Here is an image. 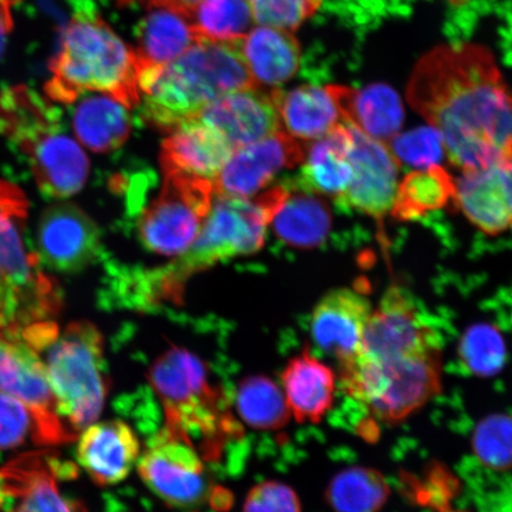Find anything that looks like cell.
Here are the masks:
<instances>
[{"instance_id": "6da1fadb", "label": "cell", "mask_w": 512, "mask_h": 512, "mask_svg": "<svg viewBox=\"0 0 512 512\" xmlns=\"http://www.w3.org/2000/svg\"><path fill=\"white\" fill-rule=\"evenodd\" d=\"M407 99L440 134L460 170L512 162V87L494 54L478 44H446L416 63Z\"/></svg>"}, {"instance_id": "7a4b0ae2", "label": "cell", "mask_w": 512, "mask_h": 512, "mask_svg": "<svg viewBox=\"0 0 512 512\" xmlns=\"http://www.w3.org/2000/svg\"><path fill=\"white\" fill-rule=\"evenodd\" d=\"M277 209L271 190L254 201L215 195L200 234L181 258L155 270L121 275L120 292L127 307L151 311L163 304H181L187 281L217 262L259 252Z\"/></svg>"}, {"instance_id": "3957f363", "label": "cell", "mask_w": 512, "mask_h": 512, "mask_svg": "<svg viewBox=\"0 0 512 512\" xmlns=\"http://www.w3.org/2000/svg\"><path fill=\"white\" fill-rule=\"evenodd\" d=\"M256 87L240 42L203 40L175 61L139 76L144 118L166 132L196 119L220 96Z\"/></svg>"}, {"instance_id": "277c9868", "label": "cell", "mask_w": 512, "mask_h": 512, "mask_svg": "<svg viewBox=\"0 0 512 512\" xmlns=\"http://www.w3.org/2000/svg\"><path fill=\"white\" fill-rule=\"evenodd\" d=\"M50 73L46 93L57 104L72 105L87 93L110 95L127 108L142 101L136 50L93 11L78 12L68 23Z\"/></svg>"}, {"instance_id": "5b68a950", "label": "cell", "mask_w": 512, "mask_h": 512, "mask_svg": "<svg viewBox=\"0 0 512 512\" xmlns=\"http://www.w3.org/2000/svg\"><path fill=\"white\" fill-rule=\"evenodd\" d=\"M147 380L162 401L165 426L184 435L204 460H219L224 446L243 437L227 396L194 352L172 345L152 363Z\"/></svg>"}, {"instance_id": "8992f818", "label": "cell", "mask_w": 512, "mask_h": 512, "mask_svg": "<svg viewBox=\"0 0 512 512\" xmlns=\"http://www.w3.org/2000/svg\"><path fill=\"white\" fill-rule=\"evenodd\" d=\"M28 209L17 185L0 182V326L16 338L56 322L62 309L59 284L43 271L40 256L25 240Z\"/></svg>"}, {"instance_id": "52a82bcc", "label": "cell", "mask_w": 512, "mask_h": 512, "mask_svg": "<svg viewBox=\"0 0 512 512\" xmlns=\"http://www.w3.org/2000/svg\"><path fill=\"white\" fill-rule=\"evenodd\" d=\"M0 134L27 158L43 194L66 198L79 192L88 177L85 152L64 131L60 115L24 86L0 92Z\"/></svg>"}, {"instance_id": "ba28073f", "label": "cell", "mask_w": 512, "mask_h": 512, "mask_svg": "<svg viewBox=\"0 0 512 512\" xmlns=\"http://www.w3.org/2000/svg\"><path fill=\"white\" fill-rule=\"evenodd\" d=\"M61 418L76 434L98 420L111 389L105 339L92 323H70L42 352Z\"/></svg>"}, {"instance_id": "9c48e42d", "label": "cell", "mask_w": 512, "mask_h": 512, "mask_svg": "<svg viewBox=\"0 0 512 512\" xmlns=\"http://www.w3.org/2000/svg\"><path fill=\"white\" fill-rule=\"evenodd\" d=\"M339 379L374 418L399 424L440 392L441 350L382 362L354 357L339 364Z\"/></svg>"}, {"instance_id": "30bf717a", "label": "cell", "mask_w": 512, "mask_h": 512, "mask_svg": "<svg viewBox=\"0 0 512 512\" xmlns=\"http://www.w3.org/2000/svg\"><path fill=\"white\" fill-rule=\"evenodd\" d=\"M162 190L138 223L139 238L149 251L183 254L197 239L215 198L214 181L166 172Z\"/></svg>"}, {"instance_id": "8fae6325", "label": "cell", "mask_w": 512, "mask_h": 512, "mask_svg": "<svg viewBox=\"0 0 512 512\" xmlns=\"http://www.w3.org/2000/svg\"><path fill=\"white\" fill-rule=\"evenodd\" d=\"M0 392L29 408L36 424L35 444L64 445L79 437L61 418L41 355L5 332L0 338Z\"/></svg>"}, {"instance_id": "7c38bea8", "label": "cell", "mask_w": 512, "mask_h": 512, "mask_svg": "<svg viewBox=\"0 0 512 512\" xmlns=\"http://www.w3.org/2000/svg\"><path fill=\"white\" fill-rule=\"evenodd\" d=\"M203 458L181 433L164 426L138 459V473L153 494L169 507L195 508L209 495Z\"/></svg>"}, {"instance_id": "4fadbf2b", "label": "cell", "mask_w": 512, "mask_h": 512, "mask_svg": "<svg viewBox=\"0 0 512 512\" xmlns=\"http://www.w3.org/2000/svg\"><path fill=\"white\" fill-rule=\"evenodd\" d=\"M75 475L54 451L24 453L0 467V512H88L60 489V480Z\"/></svg>"}, {"instance_id": "5bb4252c", "label": "cell", "mask_w": 512, "mask_h": 512, "mask_svg": "<svg viewBox=\"0 0 512 512\" xmlns=\"http://www.w3.org/2000/svg\"><path fill=\"white\" fill-rule=\"evenodd\" d=\"M434 350H440L437 332L422 319L411 297L393 285L371 312L360 350L354 357L382 362Z\"/></svg>"}, {"instance_id": "9a60e30c", "label": "cell", "mask_w": 512, "mask_h": 512, "mask_svg": "<svg viewBox=\"0 0 512 512\" xmlns=\"http://www.w3.org/2000/svg\"><path fill=\"white\" fill-rule=\"evenodd\" d=\"M345 125L349 133L352 179L339 206L382 222L393 207L401 164L386 143Z\"/></svg>"}, {"instance_id": "2e32d148", "label": "cell", "mask_w": 512, "mask_h": 512, "mask_svg": "<svg viewBox=\"0 0 512 512\" xmlns=\"http://www.w3.org/2000/svg\"><path fill=\"white\" fill-rule=\"evenodd\" d=\"M307 144L285 131L240 147L214 179L215 195L248 198L267 187L281 170L303 163Z\"/></svg>"}, {"instance_id": "e0dca14e", "label": "cell", "mask_w": 512, "mask_h": 512, "mask_svg": "<svg viewBox=\"0 0 512 512\" xmlns=\"http://www.w3.org/2000/svg\"><path fill=\"white\" fill-rule=\"evenodd\" d=\"M38 256L51 270L73 273L91 265L101 249L94 221L72 203L49 207L37 230Z\"/></svg>"}, {"instance_id": "ac0fdd59", "label": "cell", "mask_w": 512, "mask_h": 512, "mask_svg": "<svg viewBox=\"0 0 512 512\" xmlns=\"http://www.w3.org/2000/svg\"><path fill=\"white\" fill-rule=\"evenodd\" d=\"M452 203L484 234L507 232L512 228V162L463 170Z\"/></svg>"}, {"instance_id": "d6986e66", "label": "cell", "mask_w": 512, "mask_h": 512, "mask_svg": "<svg viewBox=\"0 0 512 512\" xmlns=\"http://www.w3.org/2000/svg\"><path fill=\"white\" fill-rule=\"evenodd\" d=\"M196 119L221 133L234 151L281 130L272 92L256 88L220 96L204 107Z\"/></svg>"}, {"instance_id": "ffe728a7", "label": "cell", "mask_w": 512, "mask_h": 512, "mask_svg": "<svg viewBox=\"0 0 512 512\" xmlns=\"http://www.w3.org/2000/svg\"><path fill=\"white\" fill-rule=\"evenodd\" d=\"M371 312L369 300L350 288H337L325 294L313 309V342L338 364L349 361L360 350Z\"/></svg>"}, {"instance_id": "44dd1931", "label": "cell", "mask_w": 512, "mask_h": 512, "mask_svg": "<svg viewBox=\"0 0 512 512\" xmlns=\"http://www.w3.org/2000/svg\"><path fill=\"white\" fill-rule=\"evenodd\" d=\"M142 446L137 434L121 420L89 425L80 435L76 458L96 485L123 482L138 463Z\"/></svg>"}, {"instance_id": "7402d4cb", "label": "cell", "mask_w": 512, "mask_h": 512, "mask_svg": "<svg viewBox=\"0 0 512 512\" xmlns=\"http://www.w3.org/2000/svg\"><path fill=\"white\" fill-rule=\"evenodd\" d=\"M338 85H304L272 91L285 132L303 143L315 142L344 124Z\"/></svg>"}, {"instance_id": "603a6c76", "label": "cell", "mask_w": 512, "mask_h": 512, "mask_svg": "<svg viewBox=\"0 0 512 512\" xmlns=\"http://www.w3.org/2000/svg\"><path fill=\"white\" fill-rule=\"evenodd\" d=\"M170 133L160 153L164 174L179 172L214 181L234 152L221 133L198 119L190 120Z\"/></svg>"}, {"instance_id": "cb8c5ba5", "label": "cell", "mask_w": 512, "mask_h": 512, "mask_svg": "<svg viewBox=\"0 0 512 512\" xmlns=\"http://www.w3.org/2000/svg\"><path fill=\"white\" fill-rule=\"evenodd\" d=\"M284 394L291 414L299 424H318L335 401L334 370L305 348L288 361L281 374Z\"/></svg>"}, {"instance_id": "d4e9b609", "label": "cell", "mask_w": 512, "mask_h": 512, "mask_svg": "<svg viewBox=\"0 0 512 512\" xmlns=\"http://www.w3.org/2000/svg\"><path fill=\"white\" fill-rule=\"evenodd\" d=\"M299 175L292 182L299 189L341 203L352 179L349 133L342 124L325 137L307 145Z\"/></svg>"}, {"instance_id": "484cf974", "label": "cell", "mask_w": 512, "mask_h": 512, "mask_svg": "<svg viewBox=\"0 0 512 512\" xmlns=\"http://www.w3.org/2000/svg\"><path fill=\"white\" fill-rule=\"evenodd\" d=\"M140 74L165 66L203 41L189 16L171 9L152 8L136 30Z\"/></svg>"}, {"instance_id": "4316f807", "label": "cell", "mask_w": 512, "mask_h": 512, "mask_svg": "<svg viewBox=\"0 0 512 512\" xmlns=\"http://www.w3.org/2000/svg\"><path fill=\"white\" fill-rule=\"evenodd\" d=\"M243 61L256 86H280L298 72L302 50L293 32L255 28L240 42Z\"/></svg>"}, {"instance_id": "83f0119b", "label": "cell", "mask_w": 512, "mask_h": 512, "mask_svg": "<svg viewBox=\"0 0 512 512\" xmlns=\"http://www.w3.org/2000/svg\"><path fill=\"white\" fill-rule=\"evenodd\" d=\"M271 223L275 235L287 246L316 248L328 239L332 214L322 196L299 189L291 182Z\"/></svg>"}, {"instance_id": "f1b7e54d", "label": "cell", "mask_w": 512, "mask_h": 512, "mask_svg": "<svg viewBox=\"0 0 512 512\" xmlns=\"http://www.w3.org/2000/svg\"><path fill=\"white\" fill-rule=\"evenodd\" d=\"M341 107L344 124L352 125L370 138L386 144L400 133L405 120L399 95L383 85L361 91L342 86Z\"/></svg>"}, {"instance_id": "f546056e", "label": "cell", "mask_w": 512, "mask_h": 512, "mask_svg": "<svg viewBox=\"0 0 512 512\" xmlns=\"http://www.w3.org/2000/svg\"><path fill=\"white\" fill-rule=\"evenodd\" d=\"M73 112L75 136L88 150L107 153L117 150L131 132L127 107L110 95L81 96Z\"/></svg>"}, {"instance_id": "4dcf8cb0", "label": "cell", "mask_w": 512, "mask_h": 512, "mask_svg": "<svg viewBox=\"0 0 512 512\" xmlns=\"http://www.w3.org/2000/svg\"><path fill=\"white\" fill-rule=\"evenodd\" d=\"M456 179L439 164L411 172L399 182L390 215L408 222L419 220L453 202Z\"/></svg>"}, {"instance_id": "1f68e13d", "label": "cell", "mask_w": 512, "mask_h": 512, "mask_svg": "<svg viewBox=\"0 0 512 512\" xmlns=\"http://www.w3.org/2000/svg\"><path fill=\"white\" fill-rule=\"evenodd\" d=\"M389 495L382 473L366 466H352L332 478L325 498L335 512H379Z\"/></svg>"}, {"instance_id": "d6a6232c", "label": "cell", "mask_w": 512, "mask_h": 512, "mask_svg": "<svg viewBox=\"0 0 512 512\" xmlns=\"http://www.w3.org/2000/svg\"><path fill=\"white\" fill-rule=\"evenodd\" d=\"M236 411L247 426L259 431L281 430L291 418L283 390L264 375L248 376L239 383Z\"/></svg>"}, {"instance_id": "836d02e7", "label": "cell", "mask_w": 512, "mask_h": 512, "mask_svg": "<svg viewBox=\"0 0 512 512\" xmlns=\"http://www.w3.org/2000/svg\"><path fill=\"white\" fill-rule=\"evenodd\" d=\"M203 38L211 42H241L254 23L249 0H200L190 14Z\"/></svg>"}, {"instance_id": "e575fe53", "label": "cell", "mask_w": 512, "mask_h": 512, "mask_svg": "<svg viewBox=\"0 0 512 512\" xmlns=\"http://www.w3.org/2000/svg\"><path fill=\"white\" fill-rule=\"evenodd\" d=\"M459 357L467 371L478 377L499 373L507 358L501 334L489 324H476L467 329L459 343Z\"/></svg>"}, {"instance_id": "d590c367", "label": "cell", "mask_w": 512, "mask_h": 512, "mask_svg": "<svg viewBox=\"0 0 512 512\" xmlns=\"http://www.w3.org/2000/svg\"><path fill=\"white\" fill-rule=\"evenodd\" d=\"M473 450L490 469L503 471L512 467V419L496 414L484 419L473 434Z\"/></svg>"}, {"instance_id": "8d00e7d4", "label": "cell", "mask_w": 512, "mask_h": 512, "mask_svg": "<svg viewBox=\"0 0 512 512\" xmlns=\"http://www.w3.org/2000/svg\"><path fill=\"white\" fill-rule=\"evenodd\" d=\"M387 145L400 164L406 163L416 168L425 169L438 164L445 155L443 139L433 127L400 132Z\"/></svg>"}, {"instance_id": "74e56055", "label": "cell", "mask_w": 512, "mask_h": 512, "mask_svg": "<svg viewBox=\"0 0 512 512\" xmlns=\"http://www.w3.org/2000/svg\"><path fill=\"white\" fill-rule=\"evenodd\" d=\"M261 27L294 32L319 10L323 0H249Z\"/></svg>"}, {"instance_id": "f35d334b", "label": "cell", "mask_w": 512, "mask_h": 512, "mask_svg": "<svg viewBox=\"0 0 512 512\" xmlns=\"http://www.w3.org/2000/svg\"><path fill=\"white\" fill-rule=\"evenodd\" d=\"M31 440L36 443V424L29 408L0 392V450H11Z\"/></svg>"}, {"instance_id": "ab89813d", "label": "cell", "mask_w": 512, "mask_h": 512, "mask_svg": "<svg viewBox=\"0 0 512 512\" xmlns=\"http://www.w3.org/2000/svg\"><path fill=\"white\" fill-rule=\"evenodd\" d=\"M242 512H302V503L291 486L270 480L248 492Z\"/></svg>"}, {"instance_id": "60d3db41", "label": "cell", "mask_w": 512, "mask_h": 512, "mask_svg": "<svg viewBox=\"0 0 512 512\" xmlns=\"http://www.w3.org/2000/svg\"><path fill=\"white\" fill-rule=\"evenodd\" d=\"M146 3L151 8L171 9L190 17L192 10L200 3V0H146Z\"/></svg>"}, {"instance_id": "b9f144b4", "label": "cell", "mask_w": 512, "mask_h": 512, "mask_svg": "<svg viewBox=\"0 0 512 512\" xmlns=\"http://www.w3.org/2000/svg\"><path fill=\"white\" fill-rule=\"evenodd\" d=\"M11 6L12 5L9 4H0V56L3 54L6 38H8L12 25H14L11 15Z\"/></svg>"}, {"instance_id": "7bdbcfd3", "label": "cell", "mask_w": 512, "mask_h": 512, "mask_svg": "<svg viewBox=\"0 0 512 512\" xmlns=\"http://www.w3.org/2000/svg\"><path fill=\"white\" fill-rule=\"evenodd\" d=\"M17 2H18V0H0V4L14 5Z\"/></svg>"}, {"instance_id": "ee69618b", "label": "cell", "mask_w": 512, "mask_h": 512, "mask_svg": "<svg viewBox=\"0 0 512 512\" xmlns=\"http://www.w3.org/2000/svg\"><path fill=\"white\" fill-rule=\"evenodd\" d=\"M4 336V330L2 329V326H0V338Z\"/></svg>"}, {"instance_id": "f6af8a7d", "label": "cell", "mask_w": 512, "mask_h": 512, "mask_svg": "<svg viewBox=\"0 0 512 512\" xmlns=\"http://www.w3.org/2000/svg\"><path fill=\"white\" fill-rule=\"evenodd\" d=\"M456 2H457V0H456Z\"/></svg>"}]
</instances>
